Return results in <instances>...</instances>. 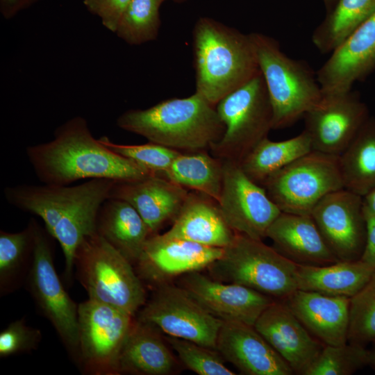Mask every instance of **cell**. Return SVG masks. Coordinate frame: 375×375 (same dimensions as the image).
I'll list each match as a JSON object with an SVG mask.
<instances>
[{"instance_id":"cell-1","label":"cell","mask_w":375,"mask_h":375,"mask_svg":"<svg viewBox=\"0 0 375 375\" xmlns=\"http://www.w3.org/2000/svg\"><path fill=\"white\" fill-rule=\"evenodd\" d=\"M115 183L94 178L73 186L22 184L6 187L3 194L9 204L43 220L62 248L65 277L70 282L77 248L85 237L97 232L99 210Z\"/></svg>"},{"instance_id":"cell-2","label":"cell","mask_w":375,"mask_h":375,"mask_svg":"<svg viewBox=\"0 0 375 375\" xmlns=\"http://www.w3.org/2000/svg\"><path fill=\"white\" fill-rule=\"evenodd\" d=\"M26 153L38 179L47 185H69L88 178L131 181L154 176L94 138L81 117L60 126L52 140L26 147Z\"/></svg>"},{"instance_id":"cell-3","label":"cell","mask_w":375,"mask_h":375,"mask_svg":"<svg viewBox=\"0 0 375 375\" xmlns=\"http://www.w3.org/2000/svg\"><path fill=\"white\" fill-rule=\"evenodd\" d=\"M192 38L195 92L213 106L260 70L249 34L201 17Z\"/></svg>"},{"instance_id":"cell-4","label":"cell","mask_w":375,"mask_h":375,"mask_svg":"<svg viewBox=\"0 0 375 375\" xmlns=\"http://www.w3.org/2000/svg\"><path fill=\"white\" fill-rule=\"evenodd\" d=\"M117 124L151 142L189 152L209 149L225 131L216 106L197 92L147 109L128 110L118 117Z\"/></svg>"},{"instance_id":"cell-5","label":"cell","mask_w":375,"mask_h":375,"mask_svg":"<svg viewBox=\"0 0 375 375\" xmlns=\"http://www.w3.org/2000/svg\"><path fill=\"white\" fill-rule=\"evenodd\" d=\"M249 35L272 108V129L289 126L322 99L317 77L304 62L281 51L273 38Z\"/></svg>"},{"instance_id":"cell-6","label":"cell","mask_w":375,"mask_h":375,"mask_svg":"<svg viewBox=\"0 0 375 375\" xmlns=\"http://www.w3.org/2000/svg\"><path fill=\"white\" fill-rule=\"evenodd\" d=\"M206 269L215 280L242 285L274 299L283 300L298 289V264L262 240L238 233Z\"/></svg>"},{"instance_id":"cell-7","label":"cell","mask_w":375,"mask_h":375,"mask_svg":"<svg viewBox=\"0 0 375 375\" xmlns=\"http://www.w3.org/2000/svg\"><path fill=\"white\" fill-rule=\"evenodd\" d=\"M74 267L90 300L134 316L147 301L144 284L134 266L97 232L77 248Z\"/></svg>"},{"instance_id":"cell-8","label":"cell","mask_w":375,"mask_h":375,"mask_svg":"<svg viewBox=\"0 0 375 375\" xmlns=\"http://www.w3.org/2000/svg\"><path fill=\"white\" fill-rule=\"evenodd\" d=\"M225 131L209 147L213 156L240 163L272 129L273 112L263 76L259 72L216 105Z\"/></svg>"},{"instance_id":"cell-9","label":"cell","mask_w":375,"mask_h":375,"mask_svg":"<svg viewBox=\"0 0 375 375\" xmlns=\"http://www.w3.org/2000/svg\"><path fill=\"white\" fill-rule=\"evenodd\" d=\"M262 187L281 212L310 215L323 197L344 188L339 156L312 150L269 176Z\"/></svg>"},{"instance_id":"cell-10","label":"cell","mask_w":375,"mask_h":375,"mask_svg":"<svg viewBox=\"0 0 375 375\" xmlns=\"http://www.w3.org/2000/svg\"><path fill=\"white\" fill-rule=\"evenodd\" d=\"M52 237L35 222L32 264L26 279L38 308L50 322L72 359H79L78 306L65 290L55 269Z\"/></svg>"},{"instance_id":"cell-11","label":"cell","mask_w":375,"mask_h":375,"mask_svg":"<svg viewBox=\"0 0 375 375\" xmlns=\"http://www.w3.org/2000/svg\"><path fill=\"white\" fill-rule=\"evenodd\" d=\"M134 315L88 299L78 306V366L90 375H119L121 351Z\"/></svg>"},{"instance_id":"cell-12","label":"cell","mask_w":375,"mask_h":375,"mask_svg":"<svg viewBox=\"0 0 375 375\" xmlns=\"http://www.w3.org/2000/svg\"><path fill=\"white\" fill-rule=\"evenodd\" d=\"M135 317L162 333L216 349L223 321L213 316L185 290L174 283L159 286Z\"/></svg>"},{"instance_id":"cell-13","label":"cell","mask_w":375,"mask_h":375,"mask_svg":"<svg viewBox=\"0 0 375 375\" xmlns=\"http://www.w3.org/2000/svg\"><path fill=\"white\" fill-rule=\"evenodd\" d=\"M222 161L223 183L217 201L222 216L235 233L262 240L281 211L239 163Z\"/></svg>"},{"instance_id":"cell-14","label":"cell","mask_w":375,"mask_h":375,"mask_svg":"<svg viewBox=\"0 0 375 375\" xmlns=\"http://www.w3.org/2000/svg\"><path fill=\"white\" fill-rule=\"evenodd\" d=\"M310 215L338 260L360 259L367 238L362 197L345 188L333 191L316 204Z\"/></svg>"},{"instance_id":"cell-15","label":"cell","mask_w":375,"mask_h":375,"mask_svg":"<svg viewBox=\"0 0 375 375\" xmlns=\"http://www.w3.org/2000/svg\"><path fill=\"white\" fill-rule=\"evenodd\" d=\"M224 252V248L202 245L156 233L147 240L135 269L153 289L173 283L185 274L202 271Z\"/></svg>"},{"instance_id":"cell-16","label":"cell","mask_w":375,"mask_h":375,"mask_svg":"<svg viewBox=\"0 0 375 375\" xmlns=\"http://www.w3.org/2000/svg\"><path fill=\"white\" fill-rule=\"evenodd\" d=\"M368 108L351 90L323 97L303 116L313 151L339 156L369 118Z\"/></svg>"},{"instance_id":"cell-17","label":"cell","mask_w":375,"mask_h":375,"mask_svg":"<svg viewBox=\"0 0 375 375\" xmlns=\"http://www.w3.org/2000/svg\"><path fill=\"white\" fill-rule=\"evenodd\" d=\"M201 272L182 275L174 281L175 284L222 321L253 326L262 312L275 300L246 286L215 280Z\"/></svg>"},{"instance_id":"cell-18","label":"cell","mask_w":375,"mask_h":375,"mask_svg":"<svg viewBox=\"0 0 375 375\" xmlns=\"http://www.w3.org/2000/svg\"><path fill=\"white\" fill-rule=\"evenodd\" d=\"M253 326L294 374L305 375L324 346L281 300L275 299Z\"/></svg>"},{"instance_id":"cell-19","label":"cell","mask_w":375,"mask_h":375,"mask_svg":"<svg viewBox=\"0 0 375 375\" xmlns=\"http://www.w3.org/2000/svg\"><path fill=\"white\" fill-rule=\"evenodd\" d=\"M375 67V13L331 53L317 73L323 97L347 93Z\"/></svg>"},{"instance_id":"cell-20","label":"cell","mask_w":375,"mask_h":375,"mask_svg":"<svg viewBox=\"0 0 375 375\" xmlns=\"http://www.w3.org/2000/svg\"><path fill=\"white\" fill-rule=\"evenodd\" d=\"M216 350L247 375H291L294 372L253 326L223 321Z\"/></svg>"},{"instance_id":"cell-21","label":"cell","mask_w":375,"mask_h":375,"mask_svg":"<svg viewBox=\"0 0 375 375\" xmlns=\"http://www.w3.org/2000/svg\"><path fill=\"white\" fill-rule=\"evenodd\" d=\"M188 194L186 188L154 175L135 181H115L109 198L125 201L133 206L152 235L166 222L174 221Z\"/></svg>"},{"instance_id":"cell-22","label":"cell","mask_w":375,"mask_h":375,"mask_svg":"<svg viewBox=\"0 0 375 375\" xmlns=\"http://www.w3.org/2000/svg\"><path fill=\"white\" fill-rule=\"evenodd\" d=\"M281 301L310 334L324 345L347 342L349 298L297 289Z\"/></svg>"},{"instance_id":"cell-23","label":"cell","mask_w":375,"mask_h":375,"mask_svg":"<svg viewBox=\"0 0 375 375\" xmlns=\"http://www.w3.org/2000/svg\"><path fill=\"white\" fill-rule=\"evenodd\" d=\"M267 238L274 249L298 265L323 266L339 261L309 215L281 212L269 227Z\"/></svg>"},{"instance_id":"cell-24","label":"cell","mask_w":375,"mask_h":375,"mask_svg":"<svg viewBox=\"0 0 375 375\" xmlns=\"http://www.w3.org/2000/svg\"><path fill=\"white\" fill-rule=\"evenodd\" d=\"M155 326L135 317L120 353L119 374L172 375L181 372V363Z\"/></svg>"},{"instance_id":"cell-25","label":"cell","mask_w":375,"mask_h":375,"mask_svg":"<svg viewBox=\"0 0 375 375\" xmlns=\"http://www.w3.org/2000/svg\"><path fill=\"white\" fill-rule=\"evenodd\" d=\"M167 236L180 238L202 245L225 248L235 233L230 228L212 197L197 192L188 194Z\"/></svg>"},{"instance_id":"cell-26","label":"cell","mask_w":375,"mask_h":375,"mask_svg":"<svg viewBox=\"0 0 375 375\" xmlns=\"http://www.w3.org/2000/svg\"><path fill=\"white\" fill-rule=\"evenodd\" d=\"M97 233L135 266L151 235L144 221L128 202L109 198L101 206Z\"/></svg>"},{"instance_id":"cell-27","label":"cell","mask_w":375,"mask_h":375,"mask_svg":"<svg viewBox=\"0 0 375 375\" xmlns=\"http://www.w3.org/2000/svg\"><path fill=\"white\" fill-rule=\"evenodd\" d=\"M374 270L360 259L323 266L298 265V289L351 298L370 280Z\"/></svg>"},{"instance_id":"cell-28","label":"cell","mask_w":375,"mask_h":375,"mask_svg":"<svg viewBox=\"0 0 375 375\" xmlns=\"http://www.w3.org/2000/svg\"><path fill=\"white\" fill-rule=\"evenodd\" d=\"M344 188L361 197L375 188V117H369L339 156Z\"/></svg>"},{"instance_id":"cell-29","label":"cell","mask_w":375,"mask_h":375,"mask_svg":"<svg viewBox=\"0 0 375 375\" xmlns=\"http://www.w3.org/2000/svg\"><path fill=\"white\" fill-rule=\"evenodd\" d=\"M311 151L310 139L303 130L282 141L264 138L239 164L251 180L262 186L269 176Z\"/></svg>"},{"instance_id":"cell-30","label":"cell","mask_w":375,"mask_h":375,"mask_svg":"<svg viewBox=\"0 0 375 375\" xmlns=\"http://www.w3.org/2000/svg\"><path fill=\"white\" fill-rule=\"evenodd\" d=\"M158 176L218 201L223 183V161L203 150L181 153Z\"/></svg>"},{"instance_id":"cell-31","label":"cell","mask_w":375,"mask_h":375,"mask_svg":"<svg viewBox=\"0 0 375 375\" xmlns=\"http://www.w3.org/2000/svg\"><path fill=\"white\" fill-rule=\"evenodd\" d=\"M375 13V0H338L315 30L312 41L322 53L332 52Z\"/></svg>"},{"instance_id":"cell-32","label":"cell","mask_w":375,"mask_h":375,"mask_svg":"<svg viewBox=\"0 0 375 375\" xmlns=\"http://www.w3.org/2000/svg\"><path fill=\"white\" fill-rule=\"evenodd\" d=\"M35 220L31 219L23 231H0V294H8L26 281L35 245Z\"/></svg>"},{"instance_id":"cell-33","label":"cell","mask_w":375,"mask_h":375,"mask_svg":"<svg viewBox=\"0 0 375 375\" xmlns=\"http://www.w3.org/2000/svg\"><path fill=\"white\" fill-rule=\"evenodd\" d=\"M160 0H131L124 11L117 35L130 44H141L155 40L160 19Z\"/></svg>"},{"instance_id":"cell-34","label":"cell","mask_w":375,"mask_h":375,"mask_svg":"<svg viewBox=\"0 0 375 375\" xmlns=\"http://www.w3.org/2000/svg\"><path fill=\"white\" fill-rule=\"evenodd\" d=\"M372 362V353L355 342L324 345L305 375H350Z\"/></svg>"},{"instance_id":"cell-35","label":"cell","mask_w":375,"mask_h":375,"mask_svg":"<svg viewBox=\"0 0 375 375\" xmlns=\"http://www.w3.org/2000/svg\"><path fill=\"white\" fill-rule=\"evenodd\" d=\"M177 358L188 369L199 375H234L225 365V360L216 350L194 342L178 338L165 336Z\"/></svg>"},{"instance_id":"cell-36","label":"cell","mask_w":375,"mask_h":375,"mask_svg":"<svg viewBox=\"0 0 375 375\" xmlns=\"http://www.w3.org/2000/svg\"><path fill=\"white\" fill-rule=\"evenodd\" d=\"M348 341L360 344L375 341V272L350 298Z\"/></svg>"},{"instance_id":"cell-37","label":"cell","mask_w":375,"mask_h":375,"mask_svg":"<svg viewBox=\"0 0 375 375\" xmlns=\"http://www.w3.org/2000/svg\"><path fill=\"white\" fill-rule=\"evenodd\" d=\"M99 140L112 151L133 160L156 176H160L165 172L181 153L180 151L151 142L139 145L121 144L112 142L106 136L100 138Z\"/></svg>"},{"instance_id":"cell-38","label":"cell","mask_w":375,"mask_h":375,"mask_svg":"<svg viewBox=\"0 0 375 375\" xmlns=\"http://www.w3.org/2000/svg\"><path fill=\"white\" fill-rule=\"evenodd\" d=\"M41 340L40 331L26 325L24 319L12 322L0 333V357L31 352Z\"/></svg>"},{"instance_id":"cell-39","label":"cell","mask_w":375,"mask_h":375,"mask_svg":"<svg viewBox=\"0 0 375 375\" xmlns=\"http://www.w3.org/2000/svg\"><path fill=\"white\" fill-rule=\"evenodd\" d=\"M131 0H83L85 8L98 16L109 31L116 32L119 21Z\"/></svg>"},{"instance_id":"cell-40","label":"cell","mask_w":375,"mask_h":375,"mask_svg":"<svg viewBox=\"0 0 375 375\" xmlns=\"http://www.w3.org/2000/svg\"><path fill=\"white\" fill-rule=\"evenodd\" d=\"M367 222V238L360 260L375 272V215L364 209Z\"/></svg>"},{"instance_id":"cell-41","label":"cell","mask_w":375,"mask_h":375,"mask_svg":"<svg viewBox=\"0 0 375 375\" xmlns=\"http://www.w3.org/2000/svg\"><path fill=\"white\" fill-rule=\"evenodd\" d=\"M40 0H0V11L6 19H10Z\"/></svg>"},{"instance_id":"cell-42","label":"cell","mask_w":375,"mask_h":375,"mask_svg":"<svg viewBox=\"0 0 375 375\" xmlns=\"http://www.w3.org/2000/svg\"><path fill=\"white\" fill-rule=\"evenodd\" d=\"M364 209L375 215V188L362 197Z\"/></svg>"},{"instance_id":"cell-43","label":"cell","mask_w":375,"mask_h":375,"mask_svg":"<svg viewBox=\"0 0 375 375\" xmlns=\"http://www.w3.org/2000/svg\"><path fill=\"white\" fill-rule=\"evenodd\" d=\"M328 11L334 6L338 0H324Z\"/></svg>"},{"instance_id":"cell-44","label":"cell","mask_w":375,"mask_h":375,"mask_svg":"<svg viewBox=\"0 0 375 375\" xmlns=\"http://www.w3.org/2000/svg\"><path fill=\"white\" fill-rule=\"evenodd\" d=\"M372 362H373L375 366V352L372 353Z\"/></svg>"},{"instance_id":"cell-45","label":"cell","mask_w":375,"mask_h":375,"mask_svg":"<svg viewBox=\"0 0 375 375\" xmlns=\"http://www.w3.org/2000/svg\"><path fill=\"white\" fill-rule=\"evenodd\" d=\"M161 3H162L164 1H166V0H160ZM174 1H176V2H182L185 0H172Z\"/></svg>"},{"instance_id":"cell-46","label":"cell","mask_w":375,"mask_h":375,"mask_svg":"<svg viewBox=\"0 0 375 375\" xmlns=\"http://www.w3.org/2000/svg\"><path fill=\"white\" fill-rule=\"evenodd\" d=\"M374 342H375V341H374Z\"/></svg>"}]
</instances>
